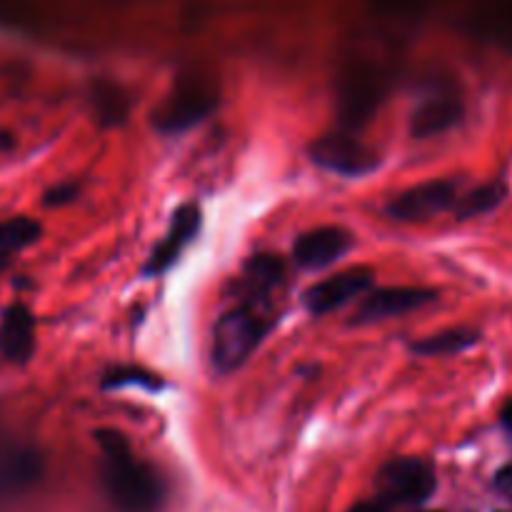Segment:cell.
Instances as JSON below:
<instances>
[{
    "label": "cell",
    "mask_w": 512,
    "mask_h": 512,
    "mask_svg": "<svg viewBox=\"0 0 512 512\" xmlns=\"http://www.w3.org/2000/svg\"><path fill=\"white\" fill-rule=\"evenodd\" d=\"M100 483L115 508L123 512H158L165 503V483L155 468L138 460L128 438L118 430H98Z\"/></svg>",
    "instance_id": "obj_1"
},
{
    "label": "cell",
    "mask_w": 512,
    "mask_h": 512,
    "mask_svg": "<svg viewBox=\"0 0 512 512\" xmlns=\"http://www.w3.org/2000/svg\"><path fill=\"white\" fill-rule=\"evenodd\" d=\"M270 330H273V320L265 313L263 303H243L220 315L213 330V345H210L213 368L223 375L243 368L245 360L268 338Z\"/></svg>",
    "instance_id": "obj_2"
},
{
    "label": "cell",
    "mask_w": 512,
    "mask_h": 512,
    "mask_svg": "<svg viewBox=\"0 0 512 512\" xmlns=\"http://www.w3.org/2000/svg\"><path fill=\"white\" fill-rule=\"evenodd\" d=\"M215 108H218V90L210 80H203L200 75L180 78L153 113V125L163 135L185 133L193 125L203 123Z\"/></svg>",
    "instance_id": "obj_3"
},
{
    "label": "cell",
    "mask_w": 512,
    "mask_h": 512,
    "mask_svg": "<svg viewBox=\"0 0 512 512\" xmlns=\"http://www.w3.org/2000/svg\"><path fill=\"white\" fill-rule=\"evenodd\" d=\"M435 488V470L420 458H395L378 473L380 503L385 505H423Z\"/></svg>",
    "instance_id": "obj_4"
},
{
    "label": "cell",
    "mask_w": 512,
    "mask_h": 512,
    "mask_svg": "<svg viewBox=\"0 0 512 512\" xmlns=\"http://www.w3.org/2000/svg\"><path fill=\"white\" fill-rule=\"evenodd\" d=\"M308 153L318 168L343 178H363L380 168V155L350 133L323 135L313 140Z\"/></svg>",
    "instance_id": "obj_5"
},
{
    "label": "cell",
    "mask_w": 512,
    "mask_h": 512,
    "mask_svg": "<svg viewBox=\"0 0 512 512\" xmlns=\"http://www.w3.org/2000/svg\"><path fill=\"white\" fill-rule=\"evenodd\" d=\"M458 203V183L455 180H428L395 195L385 205V215L393 223H428L435 215L453 210Z\"/></svg>",
    "instance_id": "obj_6"
},
{
    "label": "cell",
    "mask_w": 512,
    "mask_h": 512,
    "mask_svg": "<svg viewBox=\"0 0 512 512\" xmlns=\"http://www.w3.org/2000/svg\"><path fill=\"white\" fill-rule=\"evenodd\" d=\"M200 228H203V213L195 203L180 205L173 213V220H170L168 233L163 235L160 243H155V248L150 250L148 260L143 265L145 278H158V275L168 273L175 263L180 260V255L185 253L190 243L198 238Z\"/></svg>",
    "instance_id": "obj_7"
},
{
    "label": "cell",
    "mask_w": 512,
    "mask_h": 512,
    "mask_svg": "<svg viewBox=\"0 0 512 512\" xmlns=\"http://www.w3.org/2000/svg\"><path fill=\"white\" fill-rule=\"evenodd\" d=\"M463 113L465 103L458 88H453V85H435L415 105L413 115H410V135L415 140L433 138V135H440L453 128V125H458Z\"/></svg>",
    "instance_id": "obj_8"
},
{
    "label": "cell",
    "mask_w": 512,
    "mask_h": 512,
    "mask_svg": "<svg viewBox=\"0 0 512 512\" xmlns=\"http://www.w3.org/2000/svg\"><path fill=\"white\" fill-rule=\"evenodd\" d=\"M373 285V270L370 268H348L343 273H335L320 283L310 285L303 295V303L310 315L320 318L333 310L343 308L358 295L368 293Z\"/></svg>",
    "instance_id": "obj_9"
},
{
    "label": "cell",
    "mask_w": 512,
    "mask_h": 512,
    "mask_svg": "<svg viewBox=\"0 0 512 512\" xmlns=\"http://www.w3.org/2000/svg\"><path fill=\"white\" fill-rule=\"evenodd\" d=\"M438 293L430 288H380L373 290L353 313V325H373L383 320L400 318L415 310L433 305Z\"/></svg>",
    "instance_id": "obj_10"
},
{
    "label": "cell",
    "mask_w": 512,
    "mask_h": 512,
    "mask_svg": "<svg viewBox=\"0 0 512 512\" xmlns=\"http://www.w3.org/2000/svg\"><path fill=\"white\" fill-rule=\"evenodd\" d=\"M380 75L373 70L353 68L348 75L340 80V118L348 130H355L358 125L368 123L370 115L378 108L380 98H383V88H380Z\"/></svg>",
    "instance_id": "obj_11"
},
{
    "label": "cell",
    "mask_w": 512,
    "mask_h": 512,
    "mask_svg": "<svg viewBox=\"0 0 512 512\" xmlns=\"http://www.w3.org/2000/svg\"><path fill=\"white\" fill-rule=\"evenodd\" d=\"M355 238L340 225H323V228L308 230L300 235L293 245V258L298 268L303 270H320L333 265L343 255L353 250Z\"/></svg>",
    "instance_id": "obj_12"
},
{
    "label": "cell",
    "mask_w": 512,
    "mask_h": 512,
    "mask_svg": "<svg viewBox=\"0 0 512 512\" xmlns=\"http://www.w3.org/2000/svg\"><path fill=\"white\" fill-rule=\"evenodd\" d=\"M0 353L15 365H25L35 353V318L25 305L13 303L0 318Z\"/></svg>",
    "instance_id": "obj_13"
},
{
    "label": "cell",
    "mask_w": 512,
    "mask_h": 512,
    "mask_svg": "<svg viewBox=\"0 0 512 512\" xmlns=\"http://www.w3.org/2000/svg\"><path fill=\"white\" fill-rule=\"evenodd\" d=\"M283 280V260L270 253H260L243 265V273H240L238 283H235V293L243 298V303H265V298L278 285H283Z\"/></svg>",
    "instance_id": "obj_14"
},
{
    "label": "cell",
    "mask_w": 512,
    "mask_h": 512,
    "mask_svg": "<svg viewBox=\"0 0 512 512\" xmlns=\"http://www.w3.org/2000/svg\"><path fill=\"white\" fill-rule=\"evenodd\" d=\"M480 340V333L473 328H450L430 338L415 340L410 345V353L418 358H450V355L465 353V350L475 348Z\"/></svg>",
    "instance_id": "obj_15"
},
{
    "label": "cell",
    "mask_w": 512,
    "mask_h": 512,
    "mask_svg": "<svg viewBox=\"0 0 512 512\" xmlns=\"http://www.w3.org/2000/svg\"><path fill=\"white\" fill-rule=\"evenodd\" d=\"M90 105H93L95 120L103 128H115V125H123L125 118H128L130 98L120 85L98 80V83H93V90H90Z\"/></svg>",
    "instance_id": "obj_16"
},
{
    "label": "cell",
    "mask_w": 512,
    "mask_h": 512,
    "mask_svg": "<svg viewBox=\"0 0 512 512\" xmlns=\"http://www.w3.org/2000/svg\"><path fill=\"white\" fill-rule=\"evenodd\" d=\"M505 195H508V185L503 180H490V183L478 185L470 193L458 195V203L453 208L455 220L465 223V220H473L478 215L490 213V210H495L503 203Z\"/></svg>",
    "instance_id": "obj_17"
},
{
    "label": "cell",
    "mask_w": 512,
    "mask_h": 512,
    "mask_svg": "<svg viewBox=\"0 0 512 512\" xmlns=\"http://www.w3.org/2000/svg\"><path fill=\"white\" fill-rule=\"evenodd\" d=\"M40 233H43V228L30 218H13L0 223V263L8 255L33 245L40 238Z\"/></svg>",
    "instance_id": "obj_18"
},
{
    "label": "cell",
    "mask_w": 512,
    "mask_h": 512,
    "mask_svg": "<svg viewBox=\"0 0 512 512\" xmlns=\"http://www.w3.org/2000/svg\"><path fill=\"white\" fill-rule=\"evenodd\" d=\"M105 390H118V388H140L148 390V393H155V390L163 388V378L153 375L150 370L138 368V365H115L108 373L103 375Z\"/></svg>",
    "instance_id": "obj_19"
},
{
    "label": "cell",
    "mask_w": 512,
    "mask_h": 512,
    "mask_svg": "<svg viewBox=\"0 0 512 512\" xmlns=\"http://www.w3.org/2000/svg\"><path fill=\"white\" fill-rule=\"evenodd\" d=\"M78 198V185L75 183H58L43 195V203L48 208H55V205H68Z\"/></svg>",
    "instance_id": "obj_20"
},
{
    "label": "cell",
    "mask_w": 512,
    "mask_h": 512,
    "mask_svg": "<svg viewBox=\"0 0 512 512\" xmlns=\"http://www.w3.org/2000/svg\"><path fill=\"white\" fill-rule=\"evenodd\" d=\"M495 488L512 503V465H505L503 470H498V475H495Z\"/></svg>",
    "instance_id": "obj_21"
},
{
    "label": "cell",
    "mask_w": 512,
    "mask_h": 512,
    "mask_svg": "<svg viewBox=\"0 0 512 512\" xmlns=\"http://www.w3.org/2000/svg\"><path fill=\"white\" fill-rule=\"evenodd\" d=\"M350 512H388V505L380 500H368V503H358Z\"/></svg>",
    "instance_id": "obj_22"
},
{
    "label": "cell",
    "mask_w": 512,
    "mask_h": 512,
    "mask_svg": "<svg viewBox=\"0 0 512 512\" xmlns=\"http://www.w3.org/2000/svg\"><path fill=\"white\" fill-rule=\"evenodd\" d=\"M500 420H503L505 428L512 430V400H508V405L503 408V413H500Z\"/></svg>",
    "instance_id": "obj_23"
},
{
    "label": "cell",
    "mask_w": 512,
    "mask_h": 512,
    "mask_svg": "<svg viewBox=\"0 0 512 512\" xmlns=\"http://www.w3.org/2000/svg\"><path fill=\"white\" fill-rule=\"evenodd\" d=\"M8 145H10L8 135H0V148H8Z\"/></svg>",
    "instance_id": "obj_24"
}]
</instances>
